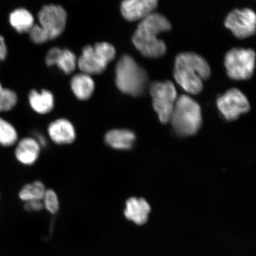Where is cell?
Returning <instances> with one entry per match:
<instances>
[{"label":"cell","instance_id":"1","mask_svg":"<svg viewBox=\"0 0 256 256\" xmlns=\"http://www.w3.org/2000/svg\"><path fill=\"white\" fill-rule=\"evenodd\" d=\"M172 30V25L164 16L154 12L140 20L133 34L132 42L142 56L149 58H158L167 50L166 44L158 39L162 32Z\"/></svg>","mask_w":256,"mask_h":256},{"label":"cell","instance_id":"2","mask_svg":"<svg viewBox=\"0 0 256 256\" xmlns=\"http://www.w3.org/2000/svg\"><path fill=\"white\" fill-rule=\"evenodd\" d=\"M210 76L209 64L198 54L184 52L176 57L174 78L188 94H200L203 89V81L209 78Z\"/></svg>","mask_w":256,"mask_h":256},{"label":"cell","instance_id":"3","mask_svg":"<svg viewBox=\"0 0 256 256\" xmlns=\"http://www.w3.org/2000/svg\"><path fill=\"white\" fill-rule=\"evenodd\" d=\"M40 25L34 24L30 33V40L36 44L53 40L63 33L66 26L67 14L62 6H44L38 14Z\"/></svg>","mask_w":256,"mask_h":256},{"label":"cell","instance_id":"4","mask_svg":"<svg viewBox=\"0 0 256 256\" xmlns=\"http://www.w3.org/2000/svg\"><path fill=\"white\" fill-rule=\"evenodd\" d=\"M148 75L132 57L122 56L116 64L115 82L124 94L138 97L142 95L148 82Z\"/></svg>","mask_w":256,"mask_h":256},{"label":"cell","instance_id":"5","mask_svg":"<svg viewBox=\"0 0 256 256\" xmlns=\"http://www.w3.org/2000/svg\"><path fill=\"white\" fill-rule=\"evenodd\" d=\"M175 132L182 136L194 135L202 124L199 104L187 95H182L176 102L170 120Z\"/></svg>","mask_w":256,"mask_h":256},{"label":"cell","instance_id":"6","mask_svg":"<svg viewBox=\"0 0 256 256\" xmlns=\"http://www.w3.org/2000/svg\"><path fill=\"white\" fill-rule=\"evenodd\" d=\"M115 56L116 50L110 43L100 42L88 46L83 48L78 66L83 73L90 76L100 74L104 72Z\"/></svg>","mask_w":256,"mask_h":256},{"label":"cell","instance_id":"7","mask_svg":"<svg viewBox=\"0 0 256 256\" xmlns=\"http://www.w3.org/2000/svg\"><path fill=\"white\" fill-rule=\"evenodd\" d=\"M255 52L251 49L233 48L226 53L224 60L227 74L234 80L250 78L255 66Z\"/></svg>","mask_w":256,"mask_h":256},{"label":"cell","instance_id":"8","mask_svg":"<svg viewBox=\"0 0 256 256\" xmlns=\"http://www.w3.org/2000/svg\"><path fill=\"white\" fill-rule=\"evenodd\" d=\"M150 92L153 108L158 113L160 121L163 124L168 123L178 99L177 91L174 83L168 80L153 82Z\"/></svg>","mask_w":256,"mask_h":256},{"label":"cell","instance_id":"9","mask_svg":"<svg viewBox=\"0 0 256 256\" xmlns=\"http://www.w3.org/2000/svg\"><path fill=\"white\" fill-rule=\"evenodd\" d=\"M217 106L227 120H234L250 110L247 98L238 88L228 90L217 100Z\"/></svg>","mask_w":256,"mask_h":256},{"label":"cell","instance_id":"10","mask_svg":"<svg viewBox=\"0 0 256 256\" xmlns=\"http://www.w3.org/2000/svg\"><path fill=\"white\" fill-rule=\"evenodd\" d=\"M256 22V14L252 10L236 9L227 16L225 26L236 38L245 39L254 34Z\"/></svg>","mask_w":256,"mask_h":256},{"label":"cell","instance_id":"11","mask_svg":"<svg viewBox=\"0 0 256 256\" xmlns=\"http://www.w3.org/2000/svg\"><path fill=\"white\" fill-rule=\"evenodd\" d=\"M158 0H124L120 10L126 20H142L154 12Z\"/></svg>","mask_w":256,"mask_h":256},{"label":"cell","instance_id":"12","mask_svg":"<svg viewBox=\"0 0 256 256\" xmlns=\"http://www.w3.org/2000/svg\"><path fill=\"white\" fill-rule=\"evenodd\" d=\"M46 62L48 66H57L66 74L73 72L78 64L74 54L68 50L58 48H53L48 51Z\"/></svg>","mask_w":256,"mask_h":256},{"label":"cell","instance_id":"13","mask_svg":"<svg viewBox=\"0 0 256 256\" xmlns=\"http://www.w3.org/2000/svg\"><path fill=\"white\" fill-rule=\"evenodd\" d=\"M48 132L50 140L60 145L72 144L76 138L75 128L71 122L62 118L51 122Z\"/></svg>","mask_w":256,"mask_h":256},{"label":"cell","instance_id":"14","mask_svg":"<svg viewBox=\"0 0 256 256\" xmlns=\"http://www.w3.org/2000/svg\"><path fill=\"white\" fill-rule=\"evenodd\" d=\"M151 207L142 198H131L126 202L124 216L138 226H142L148 222Z\"/></svg>","mask_w":256,"mask_h":256},{"label":"cell","instance_id":"15","mask_svg":"<svg viewBox=\"0 0 256 256\" xmlns=\"http://www.w3.org/2000/svg\"><path fill=\"white\" fill-rule=\"evenodd\" d=\"M40 148L41 146L34 138H26L16 147V158L22 164L31 166L39 158Z\"/></svg>","mask_w":256,"mask_h":256},{"label":"cell","instance_id":"16","mask_svg":"<svg viewBox=\"0 0 256 256\" xmlns=\"http://www.w3.org/2000/svg\"><path fill=\"white\" fill-rule=\"evenodd\" d=\"M106 143L112 148L128 150L132 148L136 140L135 134L127 130H113L108 131L104 136Z\"/></svg>","mask_w":256,"mask_h":256},{"label":"cell","instance_id":"17","mask_svg":"<svg viewBox=\"0 0 256 256\" xmlns=\"http://www.w3.org/2000/svg\"><path fill=\"white\" fill-rule=\"evenodd\" d=\"M71 88L76 98L80 100H87L94 94L95 84L90 76L82 72L73 76Z\"/></svg>","mask_w":256,"mask_h":256},{"label":"cell","instance_id":"18","mask_svg":"<svg viewBox=\"0 0 256 256\" xmlns=\"http://www.w3.org/2000/svg\"><path fill=\"white\" fill-rule=\"evenodd\" d=\"M28 100L32 110L41 114L50 113L54 106V96L46 90L40 92L33 90L28 96Z\"/></svg>","mask_w":256,"mask_h":256},{"label":"cell","instance_id":"19","mask_svg":"<svg viewBox=\"0 0 256 256\" xmlns=\"http://www.w3.org/2000/svg\"><path fill=\"white\" fill-rule=\"evenodd\" d=\"M10 22L18 33H28L34 25V18L30 12L24 8L16 10L10 16Z\"/></svg>","mask_w":256,"mask_h":256},{"label":"cell","instance_id":"20","mask_svg":"<svg viewBox=\"0 0 256 256\" xmlns=\"http://www.w3.org/2000/svg\"><path fill=\"white\" fill-rule=\"evenodd\" d=\"M46 190V187L41 182L36 181L25 185L19 192V197L25 202L31 200H42Z\"/></svg>","mask_w":256,"mask_h":256},{"label":"cell","instance_id":"21","mask_svg":"<svg viewBox=\"0 0 256 256\" xmlns=\"http://www.w3.org/2000/svg\"><path fill=\"white\" fill-rule=\"evenodd\" d=\"M18 136L14 127L8 122L0 118V144L10 146L17 142Z\"/></svg>","mask_w":256,"mask_h":256},{"label":"cell","instance_id":"22","mask_svg":"<svg viewBox=\"0 0 256 256\" xmlns=\"http://www.w3.org/2000/svg\"><path fill=\"white\" fill-rule=\"evenodd\" d=\"M18 102L17 95L11 90L4 88L0 83V112L9 111Z\"/></svg>","mask_w":256,"mask_h":256},{"label":"cell","instance_id":"23","mask_svg":"<svg viewBox=\"0 0 256 256\" xmlns=\"http://www.w3.org/2000/svg\"><path fill=\"white\" fill-rule=\"evenodd\" d=\"M44 208L51 214H56L58 211L60 202L58 195L53 190H46L42 199Z\"/></svg>","mask_w":256,"mask_h":256},{"label":"cell","instance_id":"24","mask_svg":"<svg viewBox=\"0 0 256 256\" xmlns=\"http://www.w3.org/2000/svg\"><path fill=\"white\" fill-rule=\"evenodd\" d=\"M44 208L42 201L31 200L26 202L24 204V209L28 212H36Z\"/></svg>","mask_w":256,"mask_h":256},{"label":"cell","instance_id":"25","mask_svg":"<svg viewBox=\"0 0 256 256\" xmlns=\"http://www.w3.org/2000/svg\"><path fill=\"white\" fill-rule=\"evenodd\" d=\"M8 50L4 38L0 36V60H4L7 56Z\"/></svg>","mask_w":256,"mask_h":256},{"label":"cell","instance_id":"26","mask_svg":"<svg viewBox=\"0 0 256 256\" xmlns=\"http://www.w3.org/2000/svg\"><path fill=\"white\" fill-rule=\"evenodd\" d=\"M34 138L36 140L38 144L41 147L46 146L47 144L46 139L43 135L40 133H36V135L34 137Z\"/></svg>","mask_w":256,"mask_h":256}]
</instances>
